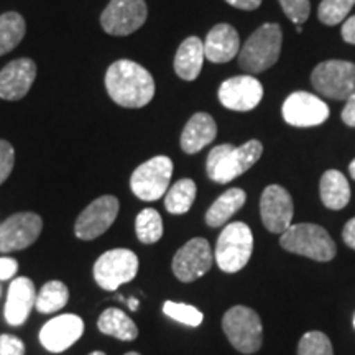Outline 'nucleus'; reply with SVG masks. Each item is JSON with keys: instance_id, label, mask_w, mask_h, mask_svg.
I'll use <instances>...</instances> for the list:
<instances>
[{"instance_id": "39", "label": "nucleus", "mask_w": 355, "mask_h": 355, "mask_svg": "<svg viewBox=\"0 0 355 355\" xmlns=\"http://www.w3.org/2000/svg\"><path fill=\"white\" fill-rule=\"evenodd\" d=\"M343 239H344L345 245L352 248V250H355V217L345 224V227L343 230Z\"/></svg>"}, {"instance_id": "15", "label": "nucleus", "mask_w": 355, "mask_h": 355, "mask_svg": "<svg viewBox=\"0 0 355 355\" xmlns=\"http://www.w3.org/2000/svg\"><path fill=\"white\" fill-rule=\"evenodd\" d=\"M261 99H263V86L250 74L230 78L219 87L220 104L225 109L237 110V112L255 109Z\"/></svg>"}, {"instance_id": "8", "label": "nucleus", "mask_w": 355, "mask_h": 355, "mask_svg": "<svg viewBox=\"0 0 355 355\" xmlns=\"http://www.w3.org/2000/svg\"><path fill=\"white\" fill-rule=\"evenodd\" d=\"M139 273V257L128 248H112L94 263V279L102 290L115 291Z\"/></svg>"}, {"instance_id": "20", "label": "nucleus", "mask_w": 355, "mask_h": 355, "mask_svg": "<svg viewBox=\"0 0 355 355\" xmlns=\"http://www.w3.org/2000/svg\"><path fill=\"white\" fill-rule=\"evenodd\" d=\"M204 56L211 63H229L241 51V38L232 25L219 24L204 40Z\"/></svg>"}, {"instance_id": "23", "label": "nucleus", "mask_w": 355, "mask_h": 355, "mask_svg": "<svg viewBox=\"0 0 355 355\" xmlns=\"http://www.w3.org/2000/svg\"><path fill=\"white\" fill-rule=\"evenodd\" d=\"M321 191L322 204L327 209L339 211L344 209L350 201V186L347 183V178L337 170L326 171L321 178Z\"/></svg>"}, {"instance_id": "31", "label": "nucleus", "mask_w": 355, "mask_h": 355, "mask_svg": "<svg viewBox=\"0 0 355 355\" xmlns=\"http://www.w3.org/2000/svg\"><path fill=\"white\" fill-rule=\"evenodd\" d=\"M163 313H165L168 318L175 319V321L189 327H198L204 319L202 313L198 308L184 303H175V301H165V304H163Z\"/></svg>"}, {"instance_id": "26", "label": "nucleus", "mask_w": 355, "mask_h": 355, "mask_svg": "<svg viewBox=\"0 0 355 355\" xmlns=\"http://www.w3.org/2000/svg\"><path fill=\"white\" fill-rule=\"evenodd\" d=\"M196 183L189 178L176 181L171 188H168L165 194V207L171 214H186L193 206L194 199H196Z\"/></svg>"}, {"instance_id": "24", "label": "nucleus", "mask_w": 355, "mask_h": 355, "mask_svg": "<svg viewBox=\"0 0 355 355\" xmlns=\"http://www.w3.org/2000/svg\"><path fill=\"white\" fill-rule=\"evenodd\" d=\"M247 194L241 188H232L225 191L216 199V202L206 212V224L209 227H220L232 217L235 212L241 211L242 206L245 204Z\"/></svg>"}, {"instance_id": "1", "label": "nucleus", "mask_w": 355, "mask_h": 355, "mask_svg": "<svg viewBox=\"0 0 355 355\" xmlns=\"http://www.w3.org/2000/svg\"><path fill=\"white\" fill-rule=\"evenodd\" d=\"M105 87L115 104L127 109H140L155 96V81L144 66L130 60H119L105 73Z\"/></svg>"}, {"instance_id": "27", "label": "nucleus", "mask_w": 355, "mask_h": 355, "mask_svg": "<svg viewBox=\"0 0 355 355\" xmlns=\"http://www.w3.org/2000/svg\"><path fill=\"white\" fill-rule=\"evenodd\" d=\"M69 300V290L63 282H53L44 283L42 290L37 295V301H35V308L42 314H53L56 311L63 309L68 304Z\"/></svg>"}, {"instance_id": "32", "label": "nucleus", "mask_w": 355, "mask_h": 355, "mask_svg": "<svg viewBox=\"0 0 355 355\" xmlns=\"http://www.w3.org/2000/svg\"><path fill=\"white\" fill-rule=\"evenodd\" d=\"M298 355H334L332 344L324 332L311 331L301 337L298 344Z\"/></svg>"}, {"instance_id": "34", "label": "nucleus", "mask_w": 355, "mask_h": 355, "mask_svg": "<svg viewBox=\"0 0 355 355\" xmlns=\"http://www.w3.org/2000/svg\"><path fill=\"white\" fill-rule=\"evenodd\" d=\"M15 163V150L7 140H0V184L6 183Z\"/></svg>"}, {"instance_id": "47", "label": "nucleus", "mask_w": 355, "mask_h": 355, "mask_svg": "<svg viewBox=\"0 0 355 355\" xmlns=\"http://www.w3.org/2000/svg\"><path fill=\"white\" fill-rule=\"evenodd\" d=\"M0 295H2V288H0Z\"/></svg>"}, {"instance_id": "2", "label": "nucleus", "mask_w": 355, "mask_h": 355, "mask_svg": "<svg viewBox=\"0 0 355 355\" xmlns=\"http://www.w3.org/2000/svg\"><path fill=\"white\" fill-rule=\"evenodd\" d=\"M263 153V145L259 140H250L241 146L229 144L214 146L207 155V176L217 184H225L241 176L259 162Z\"/></svg>"}, {"instance_id": "6", "label": "nucleus", "mask_w": 355, "mask_h": 355, "mask_svg": "<svg viewBox=\"0 0 355 355\" xmlns=\"http://www.w3.org/2000/svg\"><path fill=\"white\" fill-rule=\"evenodd\" d=\"M222 329L229 343L242 354H255L261 347L263 327L259 314L247 306H234L222 318Z\"/></svg>"}, {"instance_id": "36", "label": "nucleus", "mask_w": 355, "mask_h": 355, "mask_svg": "<svg viewBox=\"0 0 355 355\" xmlns=\"http://www.w3.org/2000/svg\"><path fill=\"white\" fill-rule=\"evenodd\" d=\"M19 272V261L10 257H0V279H10Z\"/></svg>"}, {"instance_id": "9", "label": "nucleus", "mask_w": 355, "mask_h": 355, "mask_svg": "<svg viewBox=\"0 0 355 355\" xmlns=\"http://www.w3.org/2000/svg\"><path fill=\"white\" fill-rule=\"evenodd\" d=\"M173 176V162L168 157H153L133 171L132 193L141 201H157L166 194Z\"/></svg>"}, {"instance_id": "12", "label": "nucleus", "mask_w": 355, "mask_h": 355, "mask_svg": "<svg viewBox=\"0 0 355 355\" xmlns=\"http://www.w3.org/2000/svg\"><path fill=\"white\" fill-rule=\"evenodd\" d=\"M119 199L115 196H101L92 201L81 212V216L74 224V234L81 241H94L104 232H107L110 225L119 216Z\"/></svg>"}, {"instance_id": "28", "label": "nucleus", "mask_w": 355, "mask_h": 355, "mask_svg": "<svg viewBox=\"0 0 355 355\" xmlns=\"http://www.w3.org/2000/svg\"><path fill=\"white\" fill-rule=\"evenodd\" d=\"M26 26L20 13L7 12L0 15V56L12 51L25 37Z\"/></svg>"}, {"instance_id": "40", "label": "nucleus", "mask_w": 355, "mask_h": 355, "mask_svg": "<svg viewBox=\"0 0 355 355\" xmlns=\"http://www.w3.org/2000/svg\"><path fill=\"white\" fill-rule=\"evenodd\" d=\"M225 2L235 8H241V10H255L260 7L261 0H225Z\"/></svg>"}, {"instance_id": "16", "label": "nucleus", "mask_w": 355, "mask_h": 355, "mask_svg": "<svg viewBox=\"0 0 355 355\" xmlns=\"http://www.w3.org/2000/svg\"><path fill=\"white\" fill-rule=\"evenodd\" d=\"M260 216L266 230L283 234L293 220V199L285 188L268 186L260 198Z\"/></svg>"}, {"instance_id": "18", "label": "nucleus", "mask_w": 355, "mask_h": 355, "mask_svg": "<svg viewBox=\"0 0 355 355\" xmlns=\"http://www.w3.org/2000/svg\"><path fill=\"white\" fill-rule=\"evenodd\" d=\"M37 78V64L28 58L12 61L0 71V99L20 101L28 94Z\"/></svg>"}, {"instance_id": "14", "label": "nucleus", "mask_w": 355, "mask_h": 355, "mask_svg": "<svg viewBox=\"0 0 355 355\" xmlns=\"http://www.w3.org/2000/svg\"><path fill=\"white\" fill-rule=\"evenodd\" d=\"M329 117V107L309 92H293L283 104V119L293 127H316Z\"/></svg>"}, {"instance_id": "42", "label": "nucleus", "mask_w": 355, "mask_h": 355, "mask_svg": "<svg viewBox=\"0 0 355 355\" xmlns=\"http://www.w3.org/2000/svg\"><path fill=\"white\" fill-rule=\"evenodd\" d=\"M349 173L352 176V180H355V159H352V163L349 165Z\"/></svg>"}, {"instance_id": "30", "label": "nucleus", "mask_w": 355, "mask_h": 355, "mask_svg": "<svg viewBox=\"0 0 355 355\" xmlns=\"http://www.w3.org/2000/svg\"><path fill=\"white\" fill-rule=\"evenodd\" d=\"M355 6V0H322L319 3L318 17L324 25H339L345 20Z\"/></svg>"}, {"instance_id": "38", "label": "nucleus", "mask_w": 355, "mask_h": 355, "mask_svg": "<svg viewBox=\"0 0 355 355\" xmlns=\"http://www.w3.org/2000/svg\"><path fill=\"white\" fill-rule=\"evenodd\" d=\"M340 35H343L344 42L355 44V15L344 21L343 30H340Z\"/></svg>"}, {"instance_id": "4", "label": "nucleus", "mask_w": 355, "mask_h": 355, "mask_svg": "<svg viewBox=\"0 0 355 355\" xmlns=\"http://www.w3.org/2000/svg\"><path fill=\"white\" fill-rule=\"evenodd\" d=\"M279 243L291 254L308 257L316 261H329L337 252L331 235L316 224L290 225L279 237Z\"/></svg>"}, {"instance_id": "46", "label": "nucleus", "mask_w": 355, "mask_h": 355, "mask_svg": "<svg viewBox=\"0 0 355 355\" xmlns=\"http://www.w3.org/2000/svg\"><path fill=\"white\" fill-rule=\"evenodd\" d=\"M354 327H355V316H354Z\"/></svg>"}, {"instance_id": "29", "label": "nucleus", "mask_w": 355, "mask_h": 355, "mask_svg": "<svg viewBox=\"0 0 355 355\" xmlns=\"http://www.w3.org/2000/svg\"><path fill=\"white\" fill-rule=\"evenodd\" d=\"M135 232L139 241L146 245L158 242L163 235V220L159 212L152 207L141 211L135 219Z\"/></svg>"}, {"instance_id": "43", "label": "nucleus", "mask_w": 355, "mask_h": 355, "mask_svg": "<svg viewBox=\"0 0 355 355\" xmlns=\"http://www.w3.org/2000/svg\"><path fill=\"white\" fill-rule=\"evenodd\" d=\"M89 355H105V354L101 352V350H96V352H91Z\"/></svg>"}, {"instance_id": "21", "label": "nucleus", "mask_w": 355, "mask_h": 355, "mask_svg": "<svg viewBox=\"0 0 355 355\" xmlns=\"http://www.w3.org/2000/svg\"><path fill=\"white\" fill-rule=\"evenodd\" d=\"M217 135V125L214 119L206 112H198L186 123L181 133V148L184 153L194 155L201 152L206 145L214 141Z\"/></svg>"}, {"instance_id": "44", "label": "nucleus", "mask_w": 355, "mask_h": 355, "mask_svg": "<svg viewBox=\"0 0 355 355\" xmlns=\"http://www.w3.org/2000/svg\"><path fill=\"white\" fill-rule=\"evenodd\" d=\"M296 32H298V33L303 32V28H301V25H296Z\"/></svg>"}, {"instance_id": "19", "label": "nucleus", "mask_w": 355, "mask_h": 355, "mask_svg": "<svg viewBox=\"0 0 355 355\" xmlns=\"http://www.w3.org/2000/svg\"><path fill=\"white\" fill-rule=\"evenodd\" d=\"M35 301H37V288L32 279L26 277L12 279L7 293L6 311H3L6 321L15 327L25 324L30 311L35 308Z\"/></svg>"}, {"instance_id": "13", "label": "nucleus", "mask_w": 355, "mask_h": 355, "mask_svg": "<svg viewBox=\"0 0 355 355\" xmlns=\"http://www.w3.org/2000/svg\"><path fill=\"white\" fill-rule=\"evenodd\" d=\"M214 255L206 239L196 237L176 252L173 259V273L183 283L201 278L211 270Z\"/></svg>"}, {"instance_id": "41", "label": "nucleus", "mask_w": 355, "mask_h": 355, "mask_svg": "<svg viewBox=\"0 0 355 355\" xmlns=\"http://www.w3.org/2000/svg\"><path fill=\"white\" fill-rule=\"evenodd\" d=\"M127 304H128V308H130L132 311H137L139 309V301H137L135 298H130L127 301Z\"/></svg>"}, {"instance_id": "45", "label": "nucleus", "mask_w": 355, "mask_h": 355, "mask_svg": "<svg viewBox=\"0 0 355 355\" xmlns=\"http://www.w3.org/2000/svg\"><path fill=\"white\" fill-rule=\"evenodd\" d=\"M125 355H140V354L139 352H127Z\"/></svg>"}, {"instance_id": "10", "label": "nucleus", "mask_w": 355, "mask_h": 355, "mask_svg": "<svg viewBox=\"0 0 355 355\" xmlns=\"http://www.w3.org/2000/svg\"><path fill=\"white\" fill-rule=\"evenodd\" d=\"M145 0H110L101 15V25L104 32L114 37H127L145 24Z\"/></svg>"}, {"instance_id": "35", "label": "nucleus", "mask_w": 355, "mask_h": 355, "mask_svg": "<svg viewBox=\"0 0 355 355\" xmlns=\"http://www.w3.org/2000/svg\"><path fill=\"white\" fill-rule=\"evenodd\" d=\"M0 355H25V344L12 334L0 336Z\"/></svg>"}, {"instance_id": "37", "label": "nucleus", "mask_w": 355, "mask_h": 355, "mask_svg": "<svg viewBox=\"0 0 355 355\" xmlns=\"http://www.w3.org/2000/svg\"><path fill=\"white\" fill-rule=\"evenodd\" d=\"M340 117H343L345 125L355 127V94H352L345 101V107L343 114H340Z\"/></svg>"}, {"instance_id": "3", "label": "nucleus", "mask_w": 355, "mask_h": 355, "mask_svg": "<svg viewBox=\"0 0 355 355\" xmlns=\"http://www.w3.org/2000/svg\"><path fill=\"white\" fill-rule=\"evenodd\" d=\"M282 42L283 33L279 25H261L250 35V38L239 51V64L248 74L263 73L278 61Z\"/></svg>"}, {"instance_id": "5", "label": "nucleus", "mask_w": 355, "mask_h": 355, "mask_svg": "<svg viewBox=\"0 0 355 355\" xmlns=\"http://www.w3.org/2000/svg\"><path fill=\"white\" fill-rule=\"evenodd\" d=\"M254 250V235L245 222H232L222 230L214 252V260L224 273L241 272Z\"/></svg>"}, {"instance_id": "7", "label": "nucleus", "mask_w": 355, "mask_h": 355, "mask_svg": "<svg viewBox=\"0 0 355 355\" xmlns=\"http://www.w3.org/2000/svg\"><path fill=\"white\" fill-rule=\"evenodd\" d=\"M311 83L324 97L347 101L355 94V64L343 60L322 61L311 74Z\"/></svg>"}, {"instance_id": "11", "label": "nucleus", "mask_w": 355, "mask_h": 355, "mask_svg": "<svg viewBox=\"0 0 355 355\" xmlns=\"http://www.w3.org/2000/svg\"><path fill=\"white\" fill-rule=\"evenodd\" d=\"M43 229L42 217L35 212H17L0 224V252L24 250L37 242Z\"/></svg>"}, {"instance_id": "25", "label": "nucleus", "mask_w": 355, "mask_h": 355, "mask_svg": "<svg viewBox=\"0 0 355 355\" xmlns=\"http://www.w3.org/2000/svg\"><path fill=\"white\" fill-rule=\"evenodd\" d=\"M97 327L102 334L112 336L119 340H133L139 336V327L130 316L117 308H109L99 316Z\"/></svg>"}, {"instance_id": "17", "label": "nucleus", "mask_w": 355, "mask_h": 355, "mask_svg": "<svg viewBox=\"0 0 355 355\" xmlns=\"http://www.w3.org/2000/svg\"><path fill=\"white\" fill-rule=\"evenodd\" d=\"M84 321L78 314H61L48 321L40 331V343L48 352L60 354L81 339Z\"/></svg>"}, {"instance_id": "22", "label": "nucleus", "mask_w": 355, "mask_h": 355, "mask_svg": "<svg viewBox=\"0 0 355 355\" xmlns=\"http://www.w3.org/2000/svg\"><path fill=\"white\" fill-rule=\"evenodd\" d=\"M204 43L198 37L186 38L178 48L175 56V71L184 81H194L199 76L204 63Z\"/></svg>"}, {"instance_id": "33", "label": "nucleus", "mask_w": 355, "mask_h": 355, "mask_svg": "<svg viewBox=\"0 0 355 355\" xmlns=\"http://www.w3.org/2000/svg\"><path fill=\"white\" fill-rule=\"evenodd\" d=\"M285 15L293 24L303 25L309 19L311 3L309 0H278Z\"/></svg>"}]
</instances>
